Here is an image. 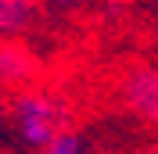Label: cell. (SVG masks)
<instances>
[{
	"instance_id": "1",
	"label": "cell",
	"mask_w": 158,
	"mask_h": 154,
	"mask_svg": "<svg viewBox=\"0 0 158 154\" xmlns=\"http://www.w3.org/2000/svg\"><path fill=\"white\" fill-rule=\"evenodd\" d=\"M7 115H11V122H15V133L22 136V144L36 147V154L43 151L58 133L69 129V107L61 104L54 93L36 90V86L15 93Z\"/></svg>"
},
{
	"instance_id": "2",
	"label": "cell",
	"mask_w": 158,
	"mask_h": 154,
	"mask_svg": "<svg viewBox=\"0 0 158 154\" xmlns=\"http://www.w3.org/2000/svg\"><path fill=\"white\" fill-rule=\"evenodd\" d=\"M118 100L133 118L158 129V61H137L118 79Z\"/></svg>"
},
{
	"instance_id": "3",
	"label": "cell",
	"mask_w": 158,
	"mask_h": 154,
	"mask_svg": "<svg viewBox=\"0 0 158 154\" xmlns=\"http://www.w3.org/2000/svg\"><path fill=\"white\" fill-rule=\"evenodd\" d=\"M40 79V58L22 39H0V90H32Z\"/></svg>"
},
{
	"instance_id": "4",
	"label": "cell",
	"mask_w": 158,
	"mask_h": 154,
	"mask_svg": "<svg viewBox=\"0 0 158 154\" xmlns=\"http://www.w3.org/2000/svg\"><path fill=\"white\" fill-rule=\"evenodd\" d=\"M36 18V0H0V39H18Z\"/></svg>"
},
{
	"instance_id": "5",
	"label": "cell",
	"mask_w": 158,
	"mask_h": 154,
	"mask_svg": "<svg viewBox=\"0 0 158 154\" xmlns=\"http://www.w3.org/2000/svg\"><path fill=\"white\" fill-rule=\"evenodd\" d=\"M83 151H86V140H83V136H79L76 129L69 125L65 133H58V136H54V140H50V144L43 147L40 154H83Z\"/></svg>"
},
{
	"instance_id": "6",
	"label": "cell",
	"mask_w": 158,
	"mask_h": 154,
	"mask_svg": "<svg viewBox=\"0 0 158 154\" xmlns=\"http://www.w3.org/2000/svg\"><path fill=\"white\" fill-rule=\"evenodd\" d=\"M148 32H151V47L158 54V0H148Z\"/></svg>"
},
{
	"instance_id": "7",
	"label": "cell",
	"mask_w": 158,
	"mask_h": 154,
	"mask_svg": "<svg viewBox=\"0 0 158 154\" xmlns=\"http://www.w3.org/2000/svg\"><path fill=\"white\" fill-rule=\"evenodd\" d=\"M4 125H7V104H4V97H0V136H4Z\"/></svg>"
},
{
	"instance_id": "8",
	"label": "cell",
	"mask_w": 158,
	"mask_h": 154,
	"mask_svg": "<svg viewBox=\"0 0 158 154\" xmlns=\"http://www.w3.org/2000/svg\"><path fill=\"white\" fill-rule=\"evenodd\" d=\"M47 4H54V7H76V4H83V0H47Z\"/></svg>"
}]
</instances>
